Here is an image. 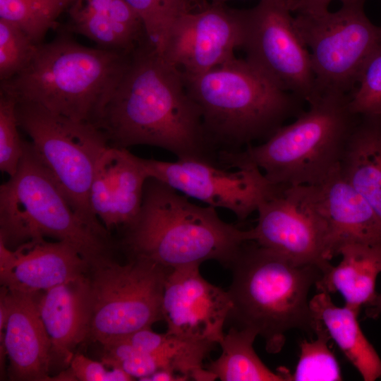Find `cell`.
<instances>
[{"label": "cell", "mask_w": 381, "mask_h": 381, "mask_svg": "<svg viewBox=\"0 0 381 381\" xmlns=\"http://www.w3.org/2000/svg\"><path fill=\"white\" fill-rule=\"evenodd\" d=\"M95 126L111 146H155L178 159L214 161V150L182 73L148 40L132 53L129 66Z\"/></svg>", "instance_id": "obj_1"}, {"label": "cell", "mask_w": 381, "mask_h": 381, "mask_svg": "<svg viewBox=\"0 0 381 381\" xmlns=\"http://www.w3.org/2000/svg\"><path fill=\"white\" fill-rule=\"evenodd\" d=\"M121 245L129 258L168 270L216 260L229 267L251 229L224 222L214 207L197 205L169 185L149 177L140 211L126 226Z\"/></svg>", "instance_id": "obj_2"}, {"label": "cell", "mask_w": 381, "mask_h": 381, "mask_svg": "<svg viewBox=\"0 0 381 381\" xmlns=\"http://www.w3.org/2000/svg\"><path fill=\"white\" fill-rule=\"evenodd\" d=\"M63 32L38 44L29 65L1 82L18 102L37 104L65 117L96 126L131 61V54L83 46Z\"/></svg>", "instance_id": "obj_3"}, {"label": "cell", "mask_w": 381, "mask_h": 381, "mask_svg": "<svg viewBox=\"0 0 381 381\" xmlns=\"http://www.w3.org/2000/svg\"><path fill=\"white\" fill-rule=\"evenodd\" d=\"M349 95H320L294 121L279 128L262 143L219 152L218 161L236 169L257 167L274 186L322 182L339 168L359 116L351 111Z\"/></svg>", "instance_id": "obj_4"}, {"label": "cell", "mask_w": 381, "mask_h": 381, "mask_svg": "<svg viewBox=\"0 0 381 381\" xmlns=\"http://www.w3.org/2000/svg\"><path fill=\"white\" fill-rule=\"evenodd\" d=\"M183 79L214 150L236 151L243 145L264 141L289 117L300 113L298 98L278 87L246 59L234 57Z\"/></svg>", "instance_id": "obj_5"}, {"label": "cell", "mask_w": 381, "mask_h": 381, "mask_svg": "<svg viewBox=\"0 0 381 381\" xmlns=\"http://www.w3.org/2000/svg\"><path fill=\"white\" fill-rule=\"evenodd\" d=\"M232 281L227 292L230 316L239 327L255 329L268 353L282 349L286 333L301 329L313 333L308 293L322 275L312 265H298L250 241L229 265Z\"/></svg>", "instance_id": "obj_6"}, {"label": "cell", "mask_w": 381, "mask_h": 381, "mask_svg": "<svg viewBox=\"0 0 381 381\" xmlns=\"http://www.w3.org/2000/svg\"><path fill=\"white\" fill-rule=\"evenodd\" d=\"M52 238L73 246L90 266L111 259L109 235L73 210L30 142L24 141L17 171L0 187V241L12 247Z\"/></svg>", "instance_id": "obj_7"}, {"label": "cell", "mask_w": 381, "mask_h": 381, "mask_svg": "<svg viewBox=\"0 0 381 381\" xmlns=\"http://www.w3.org/2000/svg\"><path fill=\"white\" fill-rule=\"evenodd\" d=\"M16 112L19 127L31 138L38 157L75 212L96 231L108 235L90 203L97 164L110 145L105 134L93 124L32 102L16 101Z\"/></svg>", "instance_id": "obj_8"}, {"label": "cell", "mask_w": 381, "mask_h": 381, "mask_svg": "<svg viewBox=\"0 0 381 381\" xmlns=\"http://www.w3.org/2000/svg\"><path fill=\"white\" fill-rule=\"evenodd\" d=\"M111 259L90 267L88 337L102 345L162 320V301L168 269L149 260Z\"/></svg>", "instance_id": "obj_9"}, {"label": "cell", "mask_w": 381, "mask_h": 381, "mask_svg": "<svg viewBox=\"0 0 381 381\" xmlns=\"http://www.w3.org/2000/svg\"><path fill=\"white\" fill-rule=\"evenodd\" d=\"M365 0H344L341 8L294 17L296 30L308 48L319 95H349L370 55L381 47V28L364 11Z\"/></svg>", "instance_id": "obj_10"}, {"label": "cell", "mask_w": 381, "mask_h": 381, "mask_svg": "<svg viewBox=\"0 0 381 381\" xmlns=\"http://www.w3.org/2000/svg\"><path fill=\"white\" fill-rule=\"evenodd\" d=\"M286 0H260L245 10L241 48L251 65L282 90L310 103L319 96L310 52Z\"/></svg>", "instance_id": "obj_11"}, {"label": "cell", "mask_w": 381, "mask_h": 381, "mask_svg": "<svg viewBox=\"0 0 381 381\" xmlns=\"http://www.w3.org/2000/svg\"><path fill=\"white\" fill-rule=\"evenodd\" d=\"M142 162L149 177L209 206L230 210L239 220L257 212L275 187L255 167L230 171L215 162L197 158L174 162L142 158Z\"/></svg>", "instance_id": "obj_12"}, {"label": "cell", "mask_w": 381, "mask_h": 381, "mask_svg": "<svg viewBox=\"0 0 381 381\" xmlns=\"http://www.w3.org/2000/svg\"><path fill=\"white\" fill-rule=\"evenodd\" d=\"M282 188L315 222L329 261L348 243L381 246V221L339 168L319 183Z\"/></svg>", "instance_id": "obj_13"}, {"label": "cell", "mask_w": 381, "mask_h": 381, "mask_svg": "<svg viewBox=\"0 0 381 381\" xmlns=\"http://www.w3.org/2000/svg\"><path fill=\"white\" fill-rule=\"evenodd\" d=\"M244 26L245 10L205 4L176 20L159 54L183 77L198 75L235 57Z\"/></svg>", "instance_id": "obj_14"}, {"label": "cell", "mask_w": 381, "mask_h": 381, "mask_svg": "<svg viewBox=\"0 0 381 381\" xmlns=\"http://www.w3.org/2000/svg\"><path fill=\"white\" fill-rule=\"evenodd\" d=\"M199 265L169 270L162 301L167 333L219 344L232 303L227 291L210 283Z\"/></svg>", "instance_id": "obj_15"}, {"label": "cell", "mask_w": 381, "mask_h": 381, "mask_svg": "<svg viewBox=\"0 0 381 381\" xmlns=\"http://www.w3.org/2000/svg\"><path fill=\"white\" fill-rule=\"evenodd\" d=\"M89 262L69 243L34 239L11 250L0 241V279L8 290L36 294L86 275Z\"/></svg>", "instance_id": "obj_16"}, {"label": "cell", "mask_w": 381, "mask_h": 381, "mask_svg": "<svg viewBox=\"0 0 381 381\" xmlns=\"http://www.w3.org/2000/svg\"><path fill=\"white\" fill-rule=\"evenodd\" d=\"M253 241L298 265L319 267L322 273L332 265L325 255L320 231L312 218L275 186L260 202Z\"/></svg>", "instance_id": "obj_17"}, {"label": "cell", "mask_w": 381, "mask_h": 381, "mask_svg": "<svg viewBox=\"0 0 381 381\" xmlns=\"http://www.w3.org/2000/svg\"><path fill=\"white\" fill-rule=\"evenodd\" d=\"M149 178L142 158L109 145L100 157L90 190L92 212L109 231L124 229L138 215Z\"/></svg>", "instance_id": "obj_18"}, {"label": "cell", "mask_w": 381, "mask_h": 381, "mask_svg": "<svg viewBox=\"0 0 381 381\" xmlns=\"http://www.w3.org/2000/svg\"><path fill=\"white\" fill-rule=\"evenodd\" d=\"M7 320L0 338L9 360L11 380H52L49 375L52 345L38 309V293L11 291L1 287Z\"/></svg>", "instance_id": "obj_19"}, {"label": "cell", "mask_w": 381, "mask_h": 381, "mask_svg": "<svg viewBox=\"0 0 381 381\" xmlns=\"http://www.w3.org/2000/svg\"><path fill=\"white\" fill-rule=\"evenodd\" d=\"M38 309L54 357L69 365L76 346L89 335L91 291L87 274L38 293Z\"/></svg>", "instance_id": "obj_20"}, {"label": "cell", "mask_w": 381, "mask_h": 381, "mask_svg": "<svg viewBox=\"0 0 381 381\" xmlns=\"http://www.w3.org/2000/svg\"><path fill=\"white\" fill-rule=\"evenodd\" d=\"M63 32L76 33L99 47L127 54L148 40L143 22L126 0H75Z\"/></svg>", "instance_id": "obj_21"}, {"label": "cell", "mask_w": 381, "mask_h": 381, "mask_svg": "<svg viewBox=\"0 0 381 381\" xmlns=\"http://www.w3.org/2000/svg\"><path fill=\"white\" fill-rule=\"evenodd\" d=\"M341 262L323 272L315 286L318 292H339L345 306L360 312L376 296L375 283L381 273V246L362 243L341 246Z\"/></svg>", "instance_id": "obj_22"}, {"label": "cell", "mask_w": 381, "mask_h": 381, "mask_svg": "<svg viewBox=\"0 0 381 381\" xmlns=\"http://www.w3.org/2000/svg\"><path fill=\"white\" fill-rule=\"evenodd\" d=\"M339 171L381 221V116H358Z\"/></svg>", "instance_id": "obj_23"}, {"label": "cell", "mask_w": 381, "mask_h": 381, "mask_svg": "<svg viewBox=\"0 0 381 381\" xmlns=\"http://www.w3.org/2000/svg\"><path fill=\"white\" fill-rule=\"evenodd\" d=\"M309 304L313 320L323 325L363 380L374 381L381 377V359L359 325V313L345 305L337 306L329 294L325 292L315 295Z\"/></svg>", "instance_id": "obj_24"}, {"label": "cell", "mask_w": 381, "mask_h": 381, "mask_svg": "<svg viewBox=\"0 0 381 381\" xmlns=\"http://www.w3.org/2000/svg\"><path fill=\"white\" fill-rule=\"evenodd\" d=\"M144 352L152 353L164 369L188 380H208L210 373L203 362L216 344L183 339L167 332L159 334L150 327L143 328L121 338Z\"/></svg>", "instance_id": "obj_25"}, {"label": "cell", "mask_w": 381, "mask_h": 381, "mask_svg": "<svg viewBox=\"0 0 381 381\" xmlns=\"http://www.w3.org/2000/svg\"><path fill=\"white\" fill-rule=\"evenodd\" d=\"M258 335L249 327H231L219 344L221 355L206 368L222 381H291L286 368L272 371L256 354L253 343Z\"/></svg>", "instance_id": "obj_26"}, {"label": "cell", "mask_w": 381, "mask_h": 381, "mask_svg": "<svg viewBox=\"0 0 381 381\" xmlns=\"http://www.w3.org/2000/svg\"><path fill=\"white\" fill-rule=\"evenodd\" d=\"M75 0H0V18L23 30L35 43L58 25L57 19Z\"/></svg>", "instance_id": "obj_27"}, {"label": "cell", "mask_w": 381, "mask_h": 381, "mask_svg": "<svg viewBox=\"0 0 381 381\" xmlns=\"http://www.w3.org/2000/svg\"><path fill=\"white\" fill-rule=\"evenodd\" d=\"M313 333L315 340L300 343V356L291 381L342 380L339 362L328 346L330 337L323 325L314 320Z\"/></svg>", "instance_id": "obj_28"}, {"label": "cell", "mask_w": 381, "mask_h": 381, "mask_svg": "<svg viewBox=\"0 0 381 381\" xmlns=\"http://www.w3.org/2000/svg\"><path fill=\"white\" fill-rule=\"evenodd\" d=\"M141 19L149 42L161 54L176 20L195 6L191 0H126Z\"/></svg>", "instance_id": "obj_29"}, {"label": "cell", "mask_w": 381, "mask_h": 381, "mask_svg": "<svg viewBox=\"0 0 381 381\" xmlns=\"http://www.w3.org/2000/svg\"><path fill=\"white\" fill-rule=\"evenodd\" d=\"M39 44L23 30L0 18V80H8L30 63Z\"/></svg>", "instance_id": "obj_30"}, {"label": "cell", "mask_w": 381, "mask_h": 381, "mask_svg": "<svg viewBox=\"0 0 381 381\" xmlns=\"http://www.w3.org/2000/svg\"><path fill=\"white\" fill-rule=\"evenodd\" d=\"M349 107L357 116H381V47L364 64L349 95Z\"/></svg>", "instance_id": "obj_31"}, {"label": "cell", "mask_w": 381, "mask_h": 381, "mask_svg": "<svg viewBox=\"0 0 381 381\" xmlns=\"http://www.w3.org/2000/svg\"><path fill=\"white\" fill-rule=\"evenodd\" d=\"M16 100L10 95L0 94V169L10 177L17 171L23 154L24 140L16 112Z\"/></svg>", "instance_id": "obj_32"}, {"label": "cell", "mask_w": 381, "mask_h": 381, "mask_svg": "<svg viewBox=\"0 0 381 381\" xmlns=\"http://www.w3.org/2000/svg\"><path fill=\"white\" fill-rule=\"evenodd\" d=\"M103 346L102 362L106 366L121 368L134 380L143 381L156 371L164 369L161 361L152 353L138 350L124 340H113Z\"/></svg>", "instance_id": "obj_33"}, {"label": "cell", "mask_w": 381, "mask_h": 381, "mask_svg": "<svg viewBox=\"0 0 381 381\" xmlns=\"http://www.w3.org/2000/svg\"><path fill=\"white\" fill-rule=\"evenodd\" d=\"M69 365L68 372L53 377V380L107 381L108 370L102 362L75 353Z\"/></svg>", "instance_id": "obj_34"}, {"label": "cell", "mask_w": 381, "mask_h": 381, "mask_svg": "<svg viewBox=\"0 0 381 381\" xmlns=\"http://www.w3.org/2000/svg\"><path fill=\"white\" fill-rule=\"evenodd\" d=\"M333 0H286L287 4L293 13H317L329 10V6ZM340 1L344 0H339Z\"/></svg>", "instance_id": "obj_35"}, {"label": "cell", "mask_w": 381, "mask_h": 381, "mask_svg": "<svg viewBox=\"0 0 381 381\" xmlns=\"http://www.w3.org/2000/svg\"><path fill=\"white\" fill-rule=\"evenodd\" d=\"M188 379L172 370L162 369L147 377L143 381H185Z\"/></svg>", "instance_id": "obj_36"}, {"label": "cell", "mask_w": 381, "mask_h": 381, "mask_svg": "<svg viewBox=\"0 0 381 381\" xmlns=\"http://www.w3.org/2000/svg\"><path fill=\"white\" fill-rule=\"evenodd\" d=\"M365 308L366 317L373 319L378 318L381 315V294H377Z\"/></svg>", "instance_id": "obj_37"}, {"label": "cell", "mask_w": 381, "mask_h": 381, "mask_svg": "<svg viewBox=\"0 0 381 381\" xmlns=\"http://www.w3.org/2000/svg\"><path fill=\"white\" fill-rule=\"evenodd\" d=\"M192 2L194 4V5H197L198 6H200L203 5L204 4L200 3L202 0H191Z\"/></svg>", "instance_id": "obj_38"}, {"label": "cell", "mask_w": 381, "mask_h": 381, "mask_svg": "<svg viewBox=\"0 0 381 381\" xmlns=\"http://www.w3.org/2000/svg\"><path fill=\"white\" fill-rule=\"evenodd\" d=\"M211 1L212 2L224 3V1H228V0H211Z\"/></svg>", "instance_id": "obj_39"}]
</instances>
